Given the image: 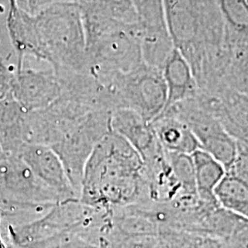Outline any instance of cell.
I'll return each instance as SVG.
<instances>
[{"label":"cell","instance_id":"3957f363","mask_svg":"<svg viewBox=\"0 0 248 248\" xmlns=\"http://www.w3.org/2000/svg\"><path fill=\"white\" fill-rule=\"evenodd\" d=\"M36 35L39 57L54 71L89 72L86 36L77 1H56L41 9Z\"/></svg>","mask_w":248,"mask_h":248},{"label":"cell","instance_id":"ba28073f","mask_svg":"<svg viewBox=\"0 0 248 248\" xmlns=\"http://www.w3.org/2000/svg\"><path fill=\"white\" fill-rule=\"evenodd\" d=\"M22 160L36 177L62 197L63 201L78 200L72 186L62 161L55 152L43 144L25 143L19 149Z\"/></svg>","mask_w":248,"mask_h":248},{"label":"cell","instance_id":"7c38bea8","mask_svg":"<svg viewBox=\"0 0 248 248\" xmlns=\"http://www.w3.org/2000/svg\"><path fill=\"white\" fill-rule=\"evenodd\" d=\"M60 92V84L52 66L28 73L21 86L25 110L34 111L50 106L59 98Z\"/></svg>","mask_w":248,"mask_h":248},{"label":"cell","instance_id":"30bf717a","mask_svg":"<svg viewBox=\"0 0 248 248\" xmlns=\"http://www.w3.org/2000/svg\"><path fill=\"white\" fill-rule=\"evenodd\" d=\"M110 129L129 142L142 157L150 159L163 150L150 122L128 108H119L111 112Z\"/></svg>","mask_w":248,"mask_h":248},{"label":"cell","instance_id":"ac0fdd59","mask_svg":"<svg viewBox=\"0 0 248 248\" xmlns=\"http://www.w3.org/2000/svg\"><path fill=\"white\" fill-rule=\"evenodd\" d=\"M167 155L175 176L186 194L198 195L194 165L191 155L170 152H167Z\"/></svg>","mask_w":248,"mask_h":248},{"label":"cell","instance_id":"6da1fadb","mask_svg":"<svg viewBox=\"0 0 248 248\" xmlns=\"http://www.w3.org/2000/svg\"><path fill=\"white\" fill-rule=\"evenodd\" d=\"M175 48L186 58L199 89L222 79L229 60L217 0H164Z\"/></svg>","mask_w":248,"mask_h":248},{"label":"cell","instance_id":"4fadbf2b","mask_svg":"<svg viewBox=\"0 0 248 248\" xmlns=\"http://www.w3.org/2000/svg\"><path fill=\"white\" fill-rule=\"evenodd\" d=\"M150 123L164 150L191 155L196 150L201 149L195 135L176 117L162 112Z\"/></svg>","mask_w":248,"mask_h":248},{"label":"cell","instance_id":"9c48e42d","mask_svg":"<svg viewBox=\"0 0 248 248\" xmlns=\"http://www.w3.org/2000/svg\"><path fill=\"white\" fill-rule=\"evenodd\" d=\"M210 108L236 142L248 145V98L227 88L203 93Z\"/></svg>","mask_w":248,"mask_h":248},{"label":"cell","instance_id":"5bb4252c","mask_svg":"<svg viewBox=\"0 0 248 248\" xmlns=\"http://www.w3.org/2000/svg\"><path fill=\"white\" fill-rule=\"evenodd\" d=\"M191 157L194 165L198 197L205 202H216L214 190L225 176L226 169L202 149L196 150Z\"/></svg>","mask_w":248,"mask_h":248},{"label":"cell","instance_id":"2e32d148","mask_svg":"<svg viewBox=\"0 0 248 248\" xmlns=\"http://www.w3.org/2000/svg\"><path fill=\"white\" fill-rule=\"evenodd\" d=\"M214 196L223 209L248 220V185L238 177L226 172Z\"/></svg>","mask_w":248,"mask_h":248},{"label":"cell","instance_id":"e0dca14e","mask_svg":"<svg viewBox=\"0 0 248 248\" xmlns=\"http://www.w3.org/2000/svg\"><path fill=\"white\" fill-rule=\"evenodd\" d=\"M222 87L248 98V45L231 48Z\"/></svg>","mask_w":248,"mask_h":248},{"label":"cell","instance_id":"5b68a950","mask_svg":"<svg viewBox=\"0 0 248 248\" xmlns=\"http://www.w3.org/2000/svg\"><path fill=\"white\" fill-rule=\"evenodd\" d=\"M106 217V211L91 208L79 200L64 201L53 205L40 219L22 226L16 239L23 248H37L68 233H88L100 227Z\"/></svg>","mask_w":248,"mask_h":248},{"label":"cell","instance_id":"7a4b0ae2","mask_svg":"<svg viewBox=\"0 0 248 248\" xmlns=\"http://www.w3.org/2000/svg\"><path fill=\"white\" fill-rule=\"evenodd\" d=\"M142 169L143 162L138 152L121 135L110 131L98 142L85 166L80 202L104 211L145 202Z\"/></svg>","mask_w":248,"mask_h":248},{"label":"cell","instance_id":"277c9868","mask_svg":"<svg viewBox=\"0 0 248 248\" xmlns=\"http://www.w3.org/2000/svg\"><path fill=\"white\" fill-rule=\"evenodd\" d=\"M93 76L105 89L113 111L132 109L152 122L165 109L168 90L162 70L143 63L127 73L98 71Z\"/></svg>","mask_w":248,"mask_h":248},{"label":"cell","instance_id":"8992f818","mask_svg":"<svg viewBox=\"0 0 248 248\" xmlns=\"http://www.w3.org/2000/svg\"><path fill=\"white\" fill-rule=\"evenodd\" d=\"M108 111H93L63 133L51 147L62 161L66 175L79 199L85 166L98 142L111 131Z\"/></svg>","mask_w":248,"mask_h":248},{"label":"cell","instance_id":"ffe728a7","mask_svg":"<svg viewBox=\"0 0 248 248\" xmlns=\"http://www.w3.org/2000/svg\"><path fill=\"white\" fill-rule=\"evenodd\" d=\"M227 172L248 185V145L238 142L236 157Z\"/></svg>","mask_w":248,"mask_h":248},{"label":"cell","instance_id":"d6986e66","mask_svg":"<svg viewBox=\"0 0 248 248\" xmlns=\"http://www.w3.org/2000/svg\"><path fill=\"white\" fill-rule=\"evenodd\" d=\"M37 248H102L96 243L84 237L81 233L74 232L45 243Z\"/></svg>","mask_w":248,"mask_h":248},{"label":"cell","instance_id":"52a82bcc","mask_svg":"<svg viewBox=\"0 0 248 248\" xmlns=\"http://www.w3.org/2000/svg\"><path fill=\"white\" fill-rule=\"evenodd\" d=\"M145 64L163 70L175 49L164 0H140L136 6Z\"/></svg>","mask_w":248,"mask_h":248},{"label":"cell","instance_id":"9a60e30c","mask_svg":"<svg viewBox=\"0 0 248 248\" xmlns=\"http://www.w3.org/2000/svg\"><path fill=\"white\" fill-rule=\"evenodd\" d=\"M229 48L248 45V0H217Z\"/></svg>","mask_w":248,"mask_h":248},{"label":"cell","instance_id":"44dd1931","mask_svg":"<svg viewBox=\"0 0 248 248\" xmlns=\"http://www.w3.org/2000/svg\"><path fill=\"white\" fill-rule=\"evenodd\" d=\"M133 3H134V5H135V7L138 5V3L140 2V0H133Z\"/></svg>","mask_w":248,"mask_h":248},{"label":"cell","instance_id":"8fae6325","mask_svg":"<svg viewBox=\"0 0 248 248\" xmlns=\"http://www.w3.org/2000/svg\"><path fill=\"white\" fill-rule=\"evenodd\" d=\"M162 72L168 90L165 108L192 98L199 93V87L189 63L176 48L169 56Z\"/></svg>","mask_w":248,"mask_h":248}]
</instances>
